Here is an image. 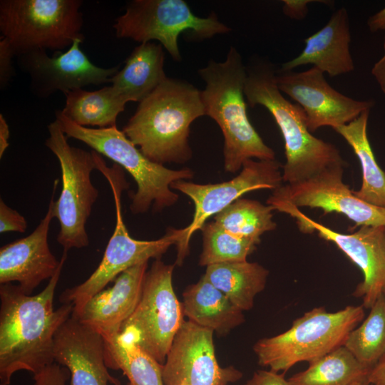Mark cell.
I'll use <instances>...</instances> for the list:
<instances>
[{"mask_svg": "<svg viewBox=\"0 0 385 385\" xmlns=\"http://www.w3.org/2000/svg\"><path fill=\"white\" fill-rule=\"evenodd\" d=\"M213 332L184 320L163 364L164 385H227L242 378L234 366L218 364Z\"/></svg>", "mask_w": 385, "mask_h": 385, "instance_id": "15", "label": "cell"}, {"mask_svg": "<svg viewBox=\"0 0 385 385\" xmlns=\"http://www.w3.org/2000/svg\"><path fill=\"white\" fill-rule=\"evenodd\" d=\"M328 168L306 180L285 183L267 200L288 203L297 208H319L324 215L336 212L354 222L355 227H385V207L371 205L356 197L343 182L344 167Z\"/></svg>", "mask_w": 385, "mask_h": 385, "instance_id": "14", "label": "cell"}, {"mask_svg": "<svg viewBox=\"0 0 385 385\" xmlns=\"http://www.w3.org/2000/svg\"><path fill=\"white\" fill-rule=\"evenodd\" d=\"M165 53L161 44L140 43L111 78V86L128 102H140L168 77L164 71Z\"/></svg>", "mask_w": 385, "mask_h": 385, "instance_id": "22", "label": "cell"}, {"mask_svg": "<svg viewBox=\"0 0 385 385\" xmlns=\"http://www.w3.org/2000/svg\"><path fill=\"white\" fill-rule=\"evenodd\" d=\"M174 265L156 259L147 271L137 307L119 334L163 364L183 319V304L173 287Z\"/></svg>", "mask_w": 385, "mask_h": 385, "instance_id": "11", "label": "cell"}, {"mask_svg": "<svg viewBox=\"0 0 385 385\" xmlns=\"http://www.w3.org/2000/svg\"><path fill=\"white\" fill-rule=\"evenodd\" d=\"M67 369L54 362L34 374V385H66Z\"/></svg>", "mask_w": 385, "mask_h": 385, "instance_id": "33", "label": "cell"}, {"mask_svg": "<svg viewBox=\"0 0 385 385\" xmlns=\"http://www.w3.org/2000/svg\"><path fill=\"white\" fill-rule=\"evenodd\" d=\"M268 270L257 262H224L207 266L205 279L242 312L253 307L255 296L267 282Z\"/></svg>", "mask_w": 385, "mask_h": 385, "instance_id": "24", "label": "cell"}, {"mask_svg": "<svg viewBox=\"0 0 385 385\" xmlns=\"http://www.w3.org/2000/svg\"><path fill=\"white\" fill-rule=\"evenodd\" d=\"M243 385H291L285 379L284 374L269 370H258L253 374L250 379Z\"/></svg>", "mask_w": 385, "mask_h": 385, "instance_id": "36", "label": "cell"}, {"mask_svg": "<svg viewBox=\"0 0 385 385\" xmlns=\"http://www.w3.org/2000/svg\"><path fill=\"white\" fill-rule=\"evenodd\" d=\"M27 228V222L24 216L16 210L9 207L0 199V232H24Z\"/></svg>", "mask_w": 385, "mask_h": 385, "instance_id": "32", "label": "cell"}, {"mask_svg": "<svg viewBox=\"0 0 385 385\" xmlns=\"http://www.w3.org/2000/svg\"><path fill=\"white\" fill-rule=\"evenodd\" d=\"M205 82L201 91L205 115L214 120L224 137V168L235 173L248 159L274 160V150L267 145L251 124L247 114L245 85L247 66L234 46L222 62L210 60L198 71Z\"/></svg>", "mask_w": 385, "mask_h": 385, "instance_id": "4", "label": "cell"}, {"mask_svg": "<svg viewBox=\"0 0 385 385\" xmlns=\"http://www.w3.org/2000/svg\"><path fill=\"white\" fill-rule=\"evenodd\" d=\"M14 53L9 43L1 38L0 41V88L5 89L15 75L12 65Z\"/></svg>", "mask_w": 385, "mask_h": 385, "instance_id": "34", "label": "cell"}, {"mask_svg": "<svg viewBox=\"0 0 385 385\" xmlns=\"http://www.w3.org/2000/svg\"><path fill=\"white\" fill-rule=\"evenodd\" d=\"M115 36L140 43L158 41L174 61H180L178 37L191 31L197 38H210L229 33L230 29L214 14L196 16L183 0H133L113 25Z\"/></svg>", "mask_w": 385, "mask_h": 385, "instance_id": "10", "label": "cell"}, {"mask_svg": "<svg viewBox=\"0 0 385 385\" xmlns=\"http://www.w3.org/2000/svg\"><path fill=\"white\" fill-rule=\"evenodd\" d=\"M48 131L46 146L59 162L62 182L56 200L54 195L58 181L56 179L53 183L52 214L60 226L57 241L63 251L68 252L89 245L86 224L98 196L91 179V172L97 170V165L95 152L71 146L56 120L48 125Z\"/></svg>", "mask_w": 385, "mask_h": 385, "instance_id": "9", "label": "cell"}, {"mask_svg": "<svg viewBox=\"0 0 385 385\" xmlns=\"http://www.w3.org/2000/svg\"><path fill=\"white\" fill-rule=\"evenodd\" d=\"M183 314L197 325L225 334L245 321L242 311L202 276L183 294Z\"/></svg>", "mask_w": 385, "mask_h": 385, "instance_id": "23", "label": "cell"}, {"mask_svg": "<svg viewBox=\"0 0 385 385\" xmlns=\"http://www.w3.org/2000/svg\"><path fill=\"white\" fill-rule=\"evenodd\" d=\"M303 51L282 65L281 71L312 64L331 77L350 73L354 64L350 53L351 34L347 10L341 7L321 29L304 39Z\"/></svg>", "mask_w": 385, "mask_h": 385, "instance_id": "21", "label": "cell"}, {"mask_svg": "<svg viewBox=\"0 0 385 385\" xmlns=\"http://www.w3.org/2000/svg\"><path fill=\"white\" fill-rule=\"evenodd\" d=\"M82 5L81 0H1V37L16 57L68 49L76 39H84Z\"/></svg>", "mask_w": 385, "mask_h": 385, "instance_id": "8", "label": "cell"}, {"mask_svg": "<svg viewBox=\"0 0 385 385\" xmlns=\"http://www.w3.org/2000/svg\"><path fill=\"white\" fill-rule=\"evenodd\" d=\"M384 55L373 66L371 73L378 83L381 91L385 93V36L384 38Z\"/></svg>", "mask_w": 385, "mask_h": 385, "instance_id": "38", "label": "cell"}, {"mask_svg": "<svg viewBox=\"0 0 385 385\" xmlns=\"http://www.w3.org/2000/svg\"><path fill=\"white\" fill-rule=\"evenodd\" d=\"M202 234V250L199 265H210L246 261L261 242L235 235L215 222L205 223L200 230Z\"/></svg>", "mask_w": 385, "mask_h": 385, "instance_id": "31", "label": "cell"}, {"mask_svg": "<svg viewBox=\"0 0 385 385\" xmlns=\"http://www.w3.org/2000/svg\"><path fill=\"white\" fill-rule=\"evenodd\" d=\"M10 136L9 125L4 115L0 114V158H1L5 150L9 145Z\"/></svg>", "mask_w": 385, "mask_h": 385, "instance_id": "40", "label": "cell"}, {"mask_svg": "<svg viewBox=\"0 0 385 385\" xmlns=\"http://www.w3.org/2000/svg\"><path fill=\"white\" fill-rule=\"evenodd\" d=\"M273 207L257 200L239 198L214 216V222L229 232L245 238L260 239L274 230Z\"/></svg>", "mask_w": 385, "mask_h": 385, "instance_id": "29", "label": "cell"}, {"mask_svg": "<svg viewBox=\"0 0 385 385\" xmlns=\"http://www.w3.org/2000/svg\"><path fill=\"white\" fill-rule=\"evenodd\" d=\"M126 385H131L130 383H128Z\"/></svg>", "mask_w": 385, "mask_h": 385, "instance_id": "43", "label": "cell"}, {"mask_svg": "<svg viewBox=\"0 0 385 385\" xmlns=\"http://www.w3.org/2000/svg\"><path fill=\"white\" fill-rule=\"evenodd\" d=\"M364 307L347 306L334 312L315 307L278 335L263 338L254 345L258 363L279 372L301 361L313 363L344 344L364 317Z\"/></svg>", "mask_w": 385, "mask_h": 385, "instance_id": "6", "label": "cell"}, {"mask_svg": "<svg viewBox=\"0 0 385 385\" xmlns=\"http://www.w3.org/2000/svg\"><path fill=\"white\" fill-rule=\"evenodd\" d=\"M56 120L68 138L84 143L133 177L138 188L131 197L130 208L135 215L147 212L152 205L158 212L174 205L178 195L171 190V185L193 177L190 168L172 170L148 159L116 125L103 128L81 126L61 111H56Z\"/></svg>", "mask_w": 385, "mask_h": 385, "instance_id": "5", "label": "cell"}, {"mask_svg": "<svg viewBox=\"0 0 385 385\" xmlns=\"http://www.w3.org/2000/svg\"><path fill=\"white\" fill-rule=\"evenodd\" d=\"M275 78L281 93L303 109L311 133L323 126L334 129L346 125L374 105L372 100H356L339 93L314 66L302 72L279 70L276 71Z\"/></svg>", "mask_w": 385, "mask_h": 385, "instance_id": "16", "label": "cell"}, {"mask_svg": "<svg viewBox=\"0 0 385 385\" xmlns=\"http://www.w3.org/2000/svg\"><path fill=\"white\" fill-rule=\"evenodd\" d=\"M370 111L363 112L350 123L334 130L351 147L361 167L362 184L353 191L359 199L375 206L385 207V173L379 167L367 136Z\"/></svg>", "mask_w": 385, "mask_h": 385, "instance_id": "25", "label": "cell"}, {"mask_svg": "<svg viewBox=\"0 0 385 385\" xmlns=\"http://www.w3.org/2000/svg\"><path fill=\"white\" fill-rule=\"evenodd\" d=\"M367 26L369 31L373 33L385 31V7L368 19Z\"/></svg>", "mask_w": 385, "mask_h": 385, "instance_id": "39", "label": "cell"}, {"mask_svg": "<svg viewBox=\"0 0 385 385\" xmlns=\"http://www.w3.org/2000/svg\"><path fill=\"white\" fill-rule=\"evenodd\" d=\"M276 71L269 61H254L247 66L244 91L247 104L266 108L282 133L286 157L283 183L302 182L332 166L346 165L334 145L314 136L309 130L300 106L283 96L276 83Z\"/></svg>", "mask_w": 385, "mask_h": 385, "instance_id": "3", "label": "cell"}, {"mask_svg": "<svg viewBox=\"0 0 385 385\" xmlns=\"http://www.w3.org/2000/svg\"><path fill=\"white\" fill-rule=\"evenodd\" d=\"M281 164L274 160L248 159L234 178L217 184H197L185 180L174 182L171 188L188 196L195 212L187 227L180 229L175 264L180 266L189 252L194 233L201 230L207 220L215 215L245 193L259 189L273 190L282 185Z\"/></svg>", "mask_w": 385, "mask_h": 385, "instance_id": "12", "label": "cell"}, {"mask_svg": "<svg viewBox=\"0 0 385 385\" xmlns=\"http://www.w3.org/2000/svg\"><path fill=\"white\" fill-rule=\"evenodd\" d=\"M104 340L108 368L121 370L131 385H164L163 364L140 346L119 334Z\"/></svg>", "mask_w": 385, "mask_h": 385, "instance_id": "27", "label": "cell"}, {"mask_svg": "<svg viewBox=\"0 0 385 385\" xmlns=\"http://www.w3.org/2000/svg\"><path fill=\"white\" fill-rule=\"evenodd\" d=\"M81 39H76L63 53L53 57L38 50L17 56L19 68L30 78V88L37 97L45 98L58 91L64 94L89 85L111 83L120 65L102 68L93 64L81 51Z\"/></svg>", "mask_w": 385, "mask_h": 385, "instance_id": "17", "label": "cell"}, {"mask_svg": "<svg viewBox=\"0 0 385 385\" xmlns=\"http://www.w3.org/2000/svg\"><path fill=\"white\" fill-rule=\"evenodd\" d=\"M205 115L201 91L191 83L168 77L139 103L122 131L156 163H184L192 157L190 128Z\"/></svg>", "mask_w": 385, "mask_h": 385, "instance_id": "2", "label": "cell"}, {"mask_svg": "<svg viewBox=\"0 0 385 385\" xmlns=\"http://www.w3.org/2000/svg\"><path fill=\"white\" fill-rule=\"evenodd\" d=\"M65 96L66 103L61 113L84 127L103 128L116 125L117 118L127 103L111 85L94 91L77 89Z\"/></svg>", "mask_w": 385, "mask_h": 385, "instance_id": "26", "label": "cell"}, {"mask_svg": "<svg viewBox=\"0 0 385 385\" xmlns=\"http://www.w3.org/2000/svg\"><path fill=\"white\" fill-rule=\"evenodd\" d=\"M350 385H371V384L368 382V381H357Z\"/></svg>", "mask_w": 385, "mask_h": 385, "instance_id": "41", "label": "cell"}, {"mask_svg": "<svg viewBox=\"0 0 385 385\" xmlns=\"http://www.w3.org/2000/svg\"><path fill=\"white\" fill-rule=\"evenodd\" d=\"M97 170L107 179L113 192L115 225L103 258L96 270L83 283L65 289L59 297L62 304L73 306V316L77 315L86 303L123 272L150 258L160 259L180 235V229L169 228L158 240H139L132 237L126 228L121 211V194L128 188L121 167L115 163L108 167L98 153H96Z\"/></svg>", "mask_w": 385, "mask_h": 385, "instance_id": "7", "label": "cell"}, {"mask_svg": "<svg viewBox=\"0 0 385 385\" xmlns=\"http://www.w3.org/2000/svg\"><path fill=\"white\" fill-rule=\"evenodd\" d=\"M344 346L362 364L372 368L385 355V297H379L367 317L348 335Z\"/></svg>", "mask_w": 385, "mask_h": 385, "instance_id": "30", "label": "cell"}, {"mask_svg": "<svg viewBox=\"0 0 385 385\" xmlns=\"http://www.w3.org/2000/svg\"><path fill=\"white\" fill-rule=\"evenodd\" d=\"M66 258L67 251H63L55 274L36 295L26 294L16 284H0V385H9L19 371L34 374L55 362L54 335L73 310L71 304L53 308Z\"/></svg>", "mask_w": 385, "mask_h": 385, "instance_id": "1", "label": "cell"}, {"mask_svg": "<svg viewBox=\"0 0 385 385\" xmlns=\"http://www.w3.org/2000/svg\"><path fill=\"white\" fill-rule=\"evenodd\" d=\"M52 218L51 198L47 212L30 235L1 247L0 284L16 282L24 293L31 294L55 274L61 262L52 254L48 242Z\"/></svg>", "mask_w": 385, "mask_h": 385, "instance_id": "19", "label": "cell"}, {"mask_svg": "<svg viewBox=\"0 0 385 385\" xmlns=\"http://www.w3.org/2000/svg\"><path fill=\"white\" fill-rule=\"evenodd\" d=\"M267 204L294 217L302 232L317 231L319 237L334 243L361 269L364 280L353 295L362 299L364 308L371 309L385 288V227L361 226L353 233L344 234L316 222L288 203L267 200Z\"/></svg>", "mask_w": 385, "mask_h": 385, "instance_id": "13", "label": "cell"}, {"mask_svg": "<svg viewBox=\"0 0 385 385\" xmlns=\"http://www.w3.org/2000/svg\"><path fill=\"white\" fill-rule=\"evenodd\" d=\"M148 262L120 273L113 285L91 297L81 311L72 317L98 332L104 339L120 332L140 300Z\"/></svg>", "mask_w": 385, "mask_h": 385, "instance_id": "20", "label": "cell"}, {"mask_svg": "<svg viewBox=\"0 0 385 385\" xmlns=\"http://www.w3.org/2000/svg\"><path fill=\"white\" fill-rule=\"evenodd\" d=\"M371 368L341 346L288 379L291 385H350L367 381Z\"/></svg>", "mask_w": 385, "mask_h": 385, "instance_id": "28", "label": "cell"}, {"mask_svg": "<svg viewBox=\"0 0 385 385\" xmlns=\"http://www.w3.org/2000/svg\"><path fill=\"white\" fill-rule=\"evenodd\" d=\"M383 294H384V297H385V288H384V290Z\"/></svg>", "mask_w": 385, "mask_h": 385, "instance_id": "42", "label": "cell"}, {"mask_svg": "<svg viewBox=\"0 0 385 385\" xmlns=\"http://www.w3.org/2000/svg\"><path fill=\"white\" fill-rule=\"evenodd\" d=\"M282 11L287 17L294 20H302L308 14V5L311 3H322L330 6L333 1L326 0H284Z\"/></svg>", "mask_w": 385, "mask_h": 385, "instance_id": "35", "label": "cell"}, {"mask_svg": "<svg viewBox=\"0 0 385 385\" xmlns=\"http://www.w3.org/2000/svg\"><path fill=\"white\" fill-rule=\"evenodd\" d=\"M367 381L371 385H385V355L371 368Z\"/></svg>", "mask_w": 385, "mask_h": 385, "instance_id": "37", "label": "cell"}, {"mask_svg": "<svg viewBox=\"0 0 385 385\" xmlns=\"http://www.w3.org/2000/svg\"><path fill=\"white\" fill-rule=\"evenodd\" d=\"M53 353L69 371L70 385H121L107 370L103 337L72 316L56 331Z\"/></svg>", "mask_w": 385, "mask_h": 385, "instance_id": "18", "label": "cell"}]
</instances>
